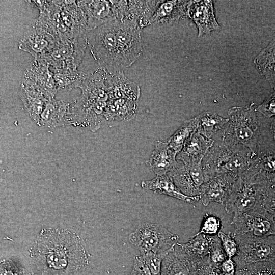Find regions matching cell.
Returning <instances> with one entry per match:
<instances>
[{"label": "cell", "mask_w": 275, "mask_h": 275, "mask_svg": "<svg viewBox=\"0 0 275 275\" xmlns=\"http://www.w3.org/2000/svg\"><path fill=\"white\" fill-rule=\"evenodd\" d=\"M74 124L70 104L55 98L48 100L41 114L39 126L54 128Z\"/></svg>", "instance_id": "ac0fdd59"}, {"label": "cell", "mask_w": 275, "mask_h": 275, "mask_svg": "<svg viewBox=\"0 0 275 275\" xmlns=\"http://www.w3.org/2000/svg\"><path fill=\"white\" fill-rule=\"evenodd\" d=\"M274 47V39H273L254 60L256 67L272 88H274L275 84Z\"/></svg>", "instance_id": "83f0119b"}, {"label": "cell", "mask_w": 275, "mask_h": 275, "mask_svg": "<svg viewBox=\"0 0 275 275\" xmlns=\"http://www.w3.org/2000/svg\"><path fill=\"white\" fill-rule=\"evenodd\" d=\"M179 237L161 225L150 222L140 224L129 236V241L144 254L160 253L169 251Z\"/></svg>", "instance_id": "ba28073f"}, {"label": "cell", "mask_w": 275, "mask_h": 275, "mask_svg": "<svg viewBox=\"0 0 275 275\" xmlns=\"http://www.w3.org/2000/svg\"><path fill=\"white\" fill-rule=\"evenodd\" d=\"M119 20L107 22L89 32L86 40L95 60L107 70L119 71L117 64L116 32Z\"/></svg>", "instance_id": "52a82bcc"}, {"label": "cell", "mask_w": 275, "mask_h": 275, "mask_svg": "<svg viewBox=\"0 0 275 275\" xmlns=\"http://www.w3.org/2000/svg\"><path fill=\"white\" fill-rule=\"evenodd\" d=\"M222 222L216 215L206 213L202 221L199 231L193 236L204 234L208 236L217 235L221 230Z\"/></svg>", "instance_id": "836d02e7"}, {"label": "cell", "mask_w": 275, "mask_h": 275, "mask_svg": "<svg viewBox=\"0 0 275 275\" xmlns=\"http://www.w3.org/2000/svg\"><path fill=\"white\" fill-rule=\"evenodd\" d=\"M198 127L196 117L185 121L181 126L167 140L170 149L177 154Z\"/></svg>", "instance_id": "1f68e13d"}, {"label": "cell", "mask_w": 275, "mask_h": 275, "mask_svg": "<svg viewBox=\"0 0 275 275\" xmlns=\"http://www.w3.org/2000/svg\"><path fill=\"white\" fill-rule=\"evenodd\" d=\"M236 265L232 258H228L219 266L224 275H235Z\"/></svg>", "instance_id": "b9f144b4"}, {"label": "cell", "mask_w": 275, "mask_h": 275, "mask_svg": "<svg viewBox=\"0 0 275 275\" xmlns=\"http://www.w3.org/2000/svg\"><path fill=\"white\" fill-rule=\"evenodd\" d=\"M38 19L59 39L86 35L87 20L77 1H45Z\"/></svg>", "instance_id": "277c9868"}, {"label": "cell", "mask_w": 275, "mask_h": 275, "mask_svg": "<svg viewBox=\"0 0 275 275\" xmlns=\"http://www.w3.org/2000/svg\"><path fill=\"white\" fill-rule=\"evenodd\" d=\"M214 142L196 130L184 145L176 158L184 164L202 163L204 157Z\"/></svg>", "instance_id": "44dd1931"}, {"label": "cell", "mask_w": 275, "mask_h": 275, "mask_svg": "<svg viewBox=\"0 0 275 275\" xmlns=\"http://www.w3.org/2000/svg\"><path fill=\"white\" fill-rule=\"evenodd\" d=\"M59 41L50 31L36 20L19 41L18 48L29 53L35 59L42 58L52 49Z\"/></svg>", "instance_id": "5bb4252c"}, {"label": "cell", "mask_w": 275, "mask_h": 275, "mask_svg": "<svg viewBox=\"0 0 275 275\" xmlns=\"http://www.w3.org/2000/svg\"><path fill=\"white\" fill-rule=\"evenodd\" d=\"M197 264L177 243L164 258L160 275H194Z\"/></svg>", "instance_id": "d6986e66"}, {"label": "cell", "mask_w": 275, "mask_h": 275, "mask_svg": "<svg viewBox=\"0 0 275 275\" xmlns=\"http://www.w3.org/2000/svg\"><path fill=\"white\" fill-rule=\"evenodd\" d=\"M237 176L222 173L210 177L201 187L200 200L204 206L212 202L224 204Z\"/></svg>", "instance_id": "e0dca14e"}, {"label": "cell", "mask_w": 275, "mask_h": 275, "mask_svg": "<svg viewBox=\"0 0 275 275\" xmlns=\"http://www.w3.org/2000/svg\"><path fill=\"white\" fill-rule=\"evenodd\" d=\"M255 111L261 113L265 118L270 119L275 114V94L273 92L268 96Z\"/></svg>", "instance_id": "f35d334b"}, {"label": "cell", "mask_w": 275, "mask_h": 275, "mask_svg": "<svg viewBox=\"0 0 275 275\" xmlns=\"http://www.w3.org/2000/svg\"><path fill=\"white\" fill-rule=\"evenodd\" d=\"M254 103L234 106L228 111V121L222 138L248 148L256 158L258 152L259 121Z\"/></svg>", "instance_id": "8992f818"}, {"label": "cell", "mask_w": 275, "mask_h": 275, "mask_svg": "<svg viewBox=\"0 0 275 275\" xmlns=\"http://www.w3.org/2000/svg\"><path fill=\"white\" fill-rule=\"evenodd\" d=\"M33 253L38 267L50 275H74L89 264L80 238L65 230L41 232Z\"/></svg>", "instance_id": "6da1fadb"}, {"label": "cell", "mask_w": 275, "mask_h": 275, "mask_svg": "<svg viewBox=\"0 0 275 275\" xmlns=\"http://www.w3.org/2000/svg\"><path fill=\"white\" fill-rule=\"evenodd\" d=\"M235 275H275V263L260 261L236 266Z\"/></svg>", "instance_id": "d6a6232c"}, {"label": "cell", "mask_w": 275, "mask_h": 275, "mask_svg": "<svg viewBox=\"0 0 275 275\" xmlns=\"http://www.w3.org/2000/svg\"><path fill=\"white\" fill-rule=\"evenodd\" d=\"M136 111V101L127 99H109L103 117L106 120L129 121L134 118Z\"/></svg>", "instance_id": "484cf974"}, {"label": "cell", "mask_w": 275, "mask_h": 275, "mask_svg": "<svg viewBox=\"0 0 275 275\" xmlns=\"http://www.w3.org/2000/svg\"><path fill=\"white\" fill-rule=\"evenodd\" d=\"M87 20L88 33L113 20H122L127 1H77Z\"/></svg>", "instance_id": "4fadbf2b"}, {"label": "cell", "mask_w": 275, "mask_h": 275, "mask_svg": "<svg viewBox=\"0 0 275 275\" xmlns=\"http://www.w3.org/2000/svg\"><path fill=\"white\" fill-rule=\"evenodd\" d=\"M19 95L30 117L39 125L41 114L48 100L38 89L24 81L20 85Z\"/></svg>", "instance_id": "603a6c76"}, {"label": "cell", "mask_w": 275, "mask_h": 275, "mask_svg": "<svg viewBox=\"0 0 275 275\" xmlns=\"http://www.w3.org/2000/svg\"><path fill=\"white\" fill-rule=\"evenodd\" d=\"M217 235L227 257L233 258L235 257L238 253V246L233 233L226 234L220 230Z\"/></svg>", "instance_id": "8d00e7d4"}, {"label": "cell", "mask_w": 275, "mask_h": 275, "mask_svg": "<svg viewBox=\"0 0 275 275\" xmlns=\"http://www.w3.org/2000/svg\"><path fill=\"white\" fill-rule=\"evenodd\" d=\"M237 254L232 259L236 266L260 261L275 263V236L255 238L235 234Z\"/></svg>", "instance_id": "30bf717a"}, {"label": "cell", "mask_w": 275, "mask_h": 275, "mask_svg": "<svg viewBox=\"0 0 275 275\" xmlns=\"http://www.w3.org/2000/svg\"><path fill=\"white\" fill-rule=\"evenodd\" d=\"M176 156L169 147L167 140L157 141L148 162L151 171L157 175H167L178 165Z\"/></svg>", "instance_id": "7402d4cb"}, {"label": "cell", "mask_w": 275, "mask_h": 275, "mask_svg": "<svg viewBox=\"0 0 275 275\" xmlns=\"http://www.w3.org/2000/svg\"><path fill=\"white\" fill-rule=\"evenodd\" d=\"M255 159L248 148L221 138L214 141L202 165L208 179L222 173L238 176L248 169Z\"/></svg>", "instance_id": "5b68a950"}, {"label": "cell", "mask_w": 275, "mask_h": 275, "mask_svg": "<svg viewBox=\"0 0 275 275\" xmlns=\"http://www.w3.org/2000/svg\"><path fill=\"white\" fill-rule=\"evenodd\" d=\"M196 117L198 121L196 130L200 134L210 139H213L228 121V119L210 111L202 113Z\"/></svg>", "instance_id": "4316f807"}, {"label": "cell", "mask_w": 275, "mask_h": 275, "mask_svg": "<svg viewBox=\"0 0 275 275\" xmlns=\"http://www.w3.org/2000/svg\"><path fill=\"white\" fill-rule=\"evenodd\" d=\"M274 182L264 180L246 170L238 176L224 203L233 218L250 210L274 212Z\"/></svg>", "instance_id": "7a4b0ae2"}, {"label": "cell", "mask_w": 275, "mask_h": 275, "mask_svg": "<svg viewBox=\"0 0 275 275\" xmlns=\"http://www.w3.org/2000/svg\"><path fill=\"white\" fill-rule=\"evenodd\" d=\"M141 28L127 20H119L116 32L117 64L119 70L131 66L144 50Z\"/></svg>", "instance_id": "9c48e42d"}, {"label": "cell", "mask_w": 275, "mask_h": 275, "mask_svg": "<svg viewBox=\"0 0 275 275\" xmlns=\"http://www.w3.org/2000/svg\"><path fill=\"white\" fill-rule=\"evenodd\" d=\"M194 275H224L219 267L212 264L209 257L199 262Z\"/></svg>", "instance_id": "74e56055"}, {"label": "cell", "mask_w": 275, "mask_h": 275, "mask_svg": "<svg viewBox=\"0 0 275 275\" xmlns=\"http://www.w3.org/2000/svg\"><path fill=\"white\" fill-rule=\"evenodd\" d=\"M131 275H152L142 255H136Z\"/></svg>", "instance_id": "60d3db41"}, {"label": "cell", "mask_w": 275, "mask_h": 275, "mask_svg": "<svg viewBox=\"0 0 275 275\" xmlns=\"http://www.w3.org/2000/svg\"><path fill=\"white\" fill-rule=\"evenodd\" d=\"M189 1H158L148 24L152 23L168 24L187 17Z\"/></svg>", "instance_id": "cb8c5ba5"}, {"label": "cell", "mask_w": 275, "mask_h": 275, "mask_svg": "<svg viewBox=\"0 0 275 275\" xmlns=\"http://www.w3.org/2000/svg\"><path fill=\"white\" fill-rule=\"evenodd\" d=\"M211 236L199 234L193 236L189 240L180 245L189 257L198 263L209 256Z\"/></svg>", "instance_id": "f546056e"}, {"label": "cell", "mask_w": 275, "mask_h": 275, "mask_svg": "<svg viewBox=\"0 0 275 275\" xmlns=\"http://www.w3.org/2000/svg\"><path fill=\"white\" fill-rule=\"evenodd\" d=\"M105 84L109 99H127L136 101L140 96V87L127 78L121 70L108 73L106 70Z\"/></svg>", "instance_id": "ffe728a7"}, {"label": "cell", "mask_w": 275, "mask_h": 275, "mask_svg": "<svg viewBox=\"0 0 275 275\" xmlns=\"http://www.w3.org/2000/svg\"><path fill=\"white\" fill-rule=\"evenodd\" d=\"M187 17L195 23L198 37L219 29L212 1H189Z\"/></svg>", "instance_id": "2e32d148"}, {"label": "cell", "mask_w": 275, "mask_h": 275, "mask_svg": "<svg viewBox=\"0 0 275 275\" xmlns=\"http://www.w3.org/2000/svg\"><path fill=\"white\" fill-rule=\"evenodd\" d=\"M106 70L101 68L86 77L80 87L81 94L72 111L74 124L88 126L92 131L100 128L109 100L105 84Z\"/></svg>", "instance_id": "3957f363"}, {"label": "cell", "mask_w": 275, "mask_h": 275, "mask_svg": "<svg viewBox=\"0 0 275 275\" xmlns=\"http://www.w3.org/2000/svg\"><path fill=\"white\" fill-rule=\"evenodd\" d=\"M208 257L210 262L218 267L228 258L217 235L211 236Z\"/></svg>", "instance_id": "e575fe53"}, {"label": "cell", "mask_w": 275, "mask_h": 275, "mask_svg": "<svg viewBox=\"0 0 275 275\" xmlns=\"http://www.w3.org/2000/svg\"><path fill=\"white\" fill-rule=\"evenodd\" d=\"M169 251L160 253L148 252L141 254L152 275H160L162 261Z\"/></svg>", "instance_id": "d590c367"}, {"label": "cell", "mask_w": 275, "mask_h": 275, "mask_svg": "<svg viewBox=\"0 0 275 275\" xmlns=\"http://www.w3.org/2000/svg\"><path fill=\"white\" fill-rule=\"evenodd\" d=\"M41 91L48 100L54 98L58 90L50 66L43 59H35L24 74L23 80Z\"/></svg>", "instance_id": "9a60e30c"}, {"label": "cell", "mask_w": 275, "mask_h": 275, "mask_svg": "<svg viewBox=\"0 0 275 275\" xmlns=\"http://www.w3.org/2000/svg\"><path fill=\"white\" fill-rule=\"evenodd\" d=\"M235 234L265 238L275 234V213L264 209L250 210L233 218Z\"/></svg>", "instance_id": "8fae6325"}, {"label": "cell", "mask_w": 275, "mask_h": 275, "mask_svg": "<svg viewBox=\"0 0 275 275\" xmlns=\"http://www.w3.org/2000/svg\"><path fill=\"white\" fill-rule=\"evenodd\" d=\"M168 174L175 185L183 194L190 197H200V189L196 186L189 171L183 163H178L177 167Z\"/></svg>", "instance_id": "f1b7e54d"}, {"label": "cell", "mask_w": 275, "mask_h": 275, "mask_svg": "<svg viewBox=\"0 0 275 275\" xmlns=\"http://www.w3.org/2000/svg\"><path fill=\"white\" fill-rule=\"evenodd\" d=\"M141 187L145 189L169 196L188 203H194L200 200L199 196L190 197L183 194L175 185L168 175L158 176L149 180L141 182Z\"/></svg>", "instance_id": "d4e9b609"}, {"label": "cell", "mask_w": 275, "mask_h": 275, "mask_svg": "<svg viewBox=\"0 0 275 275\" xmlns=\"http://www.w3.org/2000/svg\"><path fill=\"white\" fill-rule=\"evenodd\" d=\"M0 275H31L24 268L7 262L0 264Z\"/></svg>", "instance_id": "ab89813d"}, {"label": "cell", "mask_w": 275, "mask_h": 275, "mask_svg": "<svg viewBox=\"0 0 275 275\" xmlns=\"http://www.w3.org/2000/svg\"><path fill=\"white\" fill-rule=\"evenodd\" d=\"M87 47L86 35L59 40L52 49L41 59L54 69L77 70Z\"/></svg>", "instance_id": "7c38bea8"}, {"label": "cell", "mask_w": 275, "mask_h": 275, "mask_svg": "<svg viewBox=\"0 0 275 275\" xmlns=\"http://www.w3.org/2000/svg\"><path fill=\"white\" fill-rule=\"evenodd\" d=\"M54 82L58 90L70 91L80 88L87 74L73 69H54L52 72Z\"/></svg>", "instance_id": "4dcf8cb0"}]
</instances>
